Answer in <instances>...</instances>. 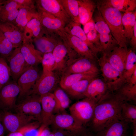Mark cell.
I'll use <instances>...</instances> for the list:
<instances>
[{"mask_svg":"<svg viewBox=\"0 0 136 136\" xmlns=\"http://www.w3.org/2000/svg\"><path fill=\"white\" fill-rule=\"evenodd\" d=\"M57 81V77L53 71L43 73L28 95L34 94L40 96L51 93L55 87Z\"/></svg>","mask_w":136,"mask_h":136,"instance_id":"5bb4252c","label":"cell"},{"mask_svg":"<svg viewBox=\"0 0 136 136\" xmlns=\"http://www.w3.org/2000/svg\"><path fill=\"white\" fill-rule=\"evenodd\" d=\"M9 63L11 76L17 81L21 75L30 66L25 61L20 51V47L15 48L6 59Z\"/></svg>","mask_w":136,"mask_h":136,"instance_id":"7c38bea8","label":"cell"},{"mask_svg":"<svg viewBox=\"0 0 136 136\" xmlns=\"http://www.w3.org/2000/svg\"><path fill=\"white\" fill-rule=\"evenodd\" d=\"M37 9L41 23L47 31L52 32L64 30L66 24L62 21L46 12Z\"/></svg>","mask_w":136,"mask_h":136,"instance_id":"7402d4cb","label":"cell"},{"mask_svg":"<svg viewBox=\"0 0 136 136\" xmlns=\"http://www.w3.org/2000/svg\"><path fill=\"white\" fill-rule=\"evenodd\" d=\"M55 64L53 71L63 72L75 54L61 40L52 52Z\"/></svg>","mask_w":136,"mask_h":136,"instance_id":"9c48e42d","label":"cell"},{"mask_svg":"<svg viewBox=\"0 0 136 136\" xmlns=\"http://www.w3.org/2000/svg\"><path fill=\"white\" fill-rule=\"evenodd\" d=\"M14 48L11 43L0 30V55L5 59L12 53Z\"/></svg>","mask_w":136,"mask_h":136,"instance_id":"ab89813d","label":"cell"},{"mask_svg":"<svg viewBox=\"0 0 136 136\" xmlns=\"http://www.w3.org/2000/svg\"><path fill=\"white\" fill-rule=\"evenodd\" d=\"M104 80L109 91H117L125 83L123 75L114 68L107 60L105 55L97 60Z\"/></svg>","mask_w":136,"mask_h":136,"instance_id":"277c9868","label":"cell"},{"mask_svg":"<svg viewBox=\"0 0 136 136\" xmlns=\"http://www.w3.org/2000/svg\"><path fill=\"white\" fill-rule=\"evenodd\" d=\"M5 129L0 121V136H4Z\"/></svg>","mask_w":136,"mask_h":136,"instance_id":"816d5d0a","label":"cell"},{"mask_svg":"<svg viewBox=\"0 0 136 136\" xmlns=\"http://www.w3.org/2000/svg\"><path fill=\"white\" fill-rule=\"evenodd\" d=\"M98 73L89 72L63 75L60 81L61 88L65 90L74 83L81 80L91 79L97 77Z\"/></svg>","mask_w":136,"mask_h":136,"instance_id":"83f0119b","label":"cell"},{"mask_svg":"<svg viewBox=\"0 0 136 136\" xmlns=\"http://www.w3.org/2000/svg\"><path fill=\"white\" fill-rule=\"evenodd\" d=\"M96 6L107 24L111 34L117 42L118 46L127 48L128 41L124 36L122 22V15L121 12L109 6L105 0L97 1Z\"/></svg>","mask_w":136,"mask_h":136,"instance_id":"7a4b0ae2","label":"cell"},{"mask_svg":"<svg viewBox=\"0 0 136 136\" xmlns=\"http://www.w3.org/2000/svg\"><path fill=\"white\" fill-rule=\"evenodd\" d=\"M0 121L5 129L10 132L18 131L31 122L36 121L35 119L21 113H13L3 110L0 114Z\"/></svg>","mask_w":136,"mask_h":136,"instance_id":"8992f818","label":"cell"},{"mask_svg":"<svg viewBox=\"0 0 136 136\" xmlns=\"http://www.w3.org/2000/svg\"><path fill=\"white\" fill-rule=\"evenodd\" d=\"M42 107L41 124L47 127L51 124L54 115L56 102L53 93H49L40 96Z\"/></svg>","mask_w":136,"mask_h":136,"instance_id":"e0dca14e","label":"cell"},{"mask_svg":"<svg viewBox=\"0 0 136 136\" xmlns=\"http://www.w3.org/2000/svg\"><path fill=\"white\" fill-rule=\"evenodd\" d=\"M64 9L73 21L80 23L78 0H59Z\"/></svg>","mask_w":136,"mask_h":136,"instance_id":"e575fe53","label":"cell"},{"mask_svg":"<svg viewBox=\"0 0 136 136\" xmlns=\"http://www.w3.org/2000/svg\"><path fill=\"white\" fill-rule=\"evenodd\" d=\"M121 116L128 123L136 122V106L124 102L122 105Z\"/></svg>","mask_w":136,"mask_h":136,"instance_id":"74e56055","label":"cell"},{"mask_svg":"<svg viewBox=\"0 0 136 136\" xmlns=\"http://www.w3.org/2000/svg\"><path fill=\"white\" fill-rule=\"evenodd\" d=\"M86 35L89 40L96 47L99 52V34L94 29L90 31Z\"/></svg>","mask_w":136,"mask_h":136,"instance_id":"7bdbcfd3","label":"cell"},{"mask_svg":"<svg viewBox=\"0 0 136 136\" xmlns=\"http://www.w3.org/2000/svg\"><path fill=\"white\" fill-rule=\"evenodd\" d=\"M99 52L106 56L108 55L115 47L118 46L117 42L111 34H99Z\"/></svg>","mask_w":136,"mask_h":136,"instance_id":"1f68e13d","label":"cell"},{"mask_svg":"<svg viewBox=\"0 0 136 136\" xmlns=\"http://www.w3.org/2000/svg\"><path fill=\"white\" fill-rule=\"evenodd\" d=\"M20 6L14 0H6L0 11V22L14 24Z\"/></svg>","mask_w":136,"mask_h":136,"instance_id":"603a6c76","label":"cell"},{"mask_svg":"<svg viewBox=\"0 0 136 136\" xmlns=\"http://www.w3.org/2000/svg\"><path fill=\"white\" fill-rule=\"evenodd\" d=\"M130 43L131 46L134 50L136 48V23L134 28L133 36L130 40Z\"/></svg>","mask_w":136,"mask_h":136,"instance_id":"bcb514c9","label":"cell"},{"mask_svg":"<svg viewBox=\"0 0 136 136\" xmlns=\"http://www.w3.org/2000/svg\"><path fill=\"white\" fill-rule=\"evenodd\" d=\"M11 74L6 59L0 57V90L8 81Z\"/></svg>","mask_w":136,"mask_h":136,"instance_id":"60d3db41","label":"cell"},{"mask_svg":"<svg viewBox=\"0 0 136 136\" xmlns=\"http://www.w3.org/2000/svg\"><path fill=\"white\" fill-rule=\"evenodd\" d=\"M79 136H93L92 134H91L90 132H89L87 130L85 132L83 133L81 135Z\"/></svg>","mask_w":136,"mask_h":136,"instance_id":"db71d44e","label":"cell"},{"mask_svg":"<svg viewBox=\"0 0 136 136\" xmlns=\"http://www.w3.org/2000/svg\"><path fill=\"white\" fill-rule=\"evenodd\" d=\"M124 102L116 93L108 91L96 104L89 123L92 131L97 133L114 121L123 119L121 110Z\"/></svg>","mask_w":136,"mask_h":136,"instance_id":"6da1fadb","label":"cell"},{"mask_svg":"<svg viewBox=\"0 0 136 136\" xmlns=\"http://www.w3.org/2000/svg\"><path fill=\"white\" fill-rule=\"evenodd\" d=\"M33 41L23 40L20 51L27 64L35 66L41 63L44 54L36 49Z\"/></svg>","mask_w":136,"mask_h":136,"instance_id":"44dd1931","label":"cell"},{"mask_svg":"<svg viewBox=\"0 0 136 136\" xmlns=\"http://www.w3.org/2000/svg\"><path fill=\"white\" fill-rule=\"evenodd\" d=\"M64 30L67 33L75 36L84 42L90 49L97 56V54L99 52L96 47L87 39L80 23L75 22L71 21L68 24L66 25Z\"/></svg>","mask_w":136,"mask_h":136,"instance_id":"484cf974","label":"cell"},{"mask_svg":"<svg viewBox=\"0 0 136 136\" xmlns=\"http://www.w3.org/2000/svg\"><path fill=\"white\" fill-rule=\"evenodd\" d=\"M122 22L125 37L130 40L133 36L134 27L136 23V11L127 12L122 15Z\"/></svg>","mask_w":136,"mask_h":136,"instance_id":"f546056e","label":"cell"},{"mask_svg":"<svg viewBox=\"0 0 136 136\" xmlns=\"http://www.w3.org/2000/svg\"><path fill=\"white\" fill-rule=\"evenodd\" d=\"M95 29V23L92 17L84 25L83 30L86 35L90 31Z\"/></svg>","mask_w":136,"mask_h":136,"instance_id":"f6af8a7d","label":"cell"},{"mask_svg":"<svg viewBox=\"0 0 136 136\" xmlns=\"http://www.w3.org/2000/svg\"><path fill=\"white\" fill-rule=\"evenodd\" d=\"M78 13L80 23L83 25L92 17L96 7V4L91 0H78Z\"/></svg>","mask_w":136,"mask_h":136,"instance_id":"4316f807","label":"cell"},{"mask_svg":"<svg viewBox=\"0 0 136 136\" xmlns=\"http://www.w3.org/2000/svg\"><path fill=\"white\" fill-rule=\"evenodd\" d=\"M69 48L79 57H84L95 61L98 59L97 56L90 49L86 44L78 37L71 35L64 30L55 32Z\"/></svg>","mask_w":136,"mask_h":136,"instance_id":"5b68a950","label":"cell"},{"mask_svg":"<svg viewBox=\"0 0 136 136\" xmlns=\"http://www.w3.org/2000/svg\"><path fill=\"white\" fill-rule=\"evenodd\" d=\"M46 31L41 23L38 14L25 26L23 32V40L33 41V39L42 35Z\"/></svg>","mask_w":136,"mask_h":136,"instance_id":"cb8c5ba5","label":"cell"},{"mask_svg":"<svg viewBox=\"0 0 136 136\" xmlns=\"http://www.w3.org/2000/svg\"><path fill=\"white\" fill-rule=\"evenodd\" d=\"M136 54L131 49L129 50L125 66L123 75L126 83H128L130 79L136 69Z\"/></svg>","mask_w":136,"mask_h":136,"instance_id":"8d00e7d4","label":"cell"},{"mask_svg":"<svg viewBox=\"0 0 136 136\" xmlns=\"http://www.w3.org/2000/svg\"><path fill=\"white\" fill-rule=\"evenodd\" d=\"M20 6L29 8L33 10H36V1L33 0H14Z\"/></svg>","mask_w":136,"mask_h":136,"instance_id":"ee69618b","label":"cell"},{"mask_svg":"<svg viewBox=\"0 0 136 136\" xmlns=\"http://www.w3.org/2000/svg\"><path fill=\"white\" fill-rule=\"evenodd\" d=\"M92 79L84 80L78 81L72 85L65 91L73 97L78 98H85L84 94Z\"/></svg>","mask_w":136,"mask_h":136,"instance_id":"d6a6232c","label":"cell"},{"mask_svg":"<svg viewBox=\"0 0 136 136\" xmlns=\"http://www.w3.org/2000/svg\"><path fill=\"white\" fill-rule=\"evenodd\" d=\"M93 19L95 23V29L99 34H111L109 28L99 10L94 11Z\"/></svg>","mask_w":136,"mask_h":136,"instance_id":"f35d334b","label":"cell"},{"mask_svg":"<svg viewBox=\"0 0 136 136\" xmlns=\"http://www.w3.org/2000/svg\"><path fill=\"white\" fill-rule=\"evenodd\" d=\"M48 127H45L43 129L39 136H49L51 131Z\"/></svg>","mask_w":136,"mask_h":136,"instance_id":"681fc988","label":"cell"},{"mask_svg":"<svg viewBox=\"0 0 136 136\" xmlns=\"http://www.w3.org/2000/svg\"><path fill=\"white\" fill-rule=\"evenodd\" d=\"M6 0H0V11Z\"/></svg>","mask_w":136,"mask_h":136,"instance_id":"11a10c76","label":"cell"},{"mask_svg":"<svg viewBox=\"0 0 136 136\" xmlns=\"http://www.w3.org/2000/svg\"><path fill=\"white\" fill-rule=\"evenodd\" d=\"M20 89L17 84L12 82L6 84L0 90V107L4 110L15 107Z\"/></svg>","mask_w":136,"mask_h":136,"instance_id":"9a60e30c","label":"cell"},{"mask_svg":"<svg viewBox=\"0 0 136 136\" xmlns=\"http://www.w3.org/2000/svg\"><path fill=\"white\" fill-rule=\"evenodd\" d=\"M96 104L91 99L85 97L70 107L69 110L70 114L85 127L92 119Z\"/></svg>","mask_w":136,"mask_h":136,"instance_id":"52a82bcc","label":"cell"},{"mask_svg":"<svg viewBox=\"0 0 136 136\" xmlns=\"http://www.w3.org/2000/svg\"><path fill=\"white\" fill-rule=\"evenodd\" d=\"M51 125L69 136H79L87 130L73 116L64 113L54 114Z\"/></svg>","mask_w":136,"mask_h":136,"instance_id":"3957f363","label":"cell"},{"mask_svg":"<svg viewBox=\"0 0 136 136\" xmlns=\"http://www.w3.org/2000/svg\"><path fill=\"white\" fill-rule=\"evenodd\" d=\"M6 136H24L23 134L19 131L10 132Z\"/></svg>","mask_w":136,"mask_h":136,"instance_id":"f907efd6","label":"cell"},{"mask_svg":"<svg viewBox=\"0 0 136 136\" xmlns=\"http://www.w3.org/2000/svg\"><path fill=\"white\" fill-rule=\"evenodd\" d=\"M56 104L54 112L60 113L64 111L69 106L70 100L65 92L61 88L56 89L53 93Z\"/></svg>","mask_w":136,"mask_h":136,"instance_id":"4dcf8cb0","label":"cell"},{"mask_svg":"<svg viewBox=\"0 0 136 136\" xmlns=\"http://www.w3.org/2000/svg\"><path fill=\"white\" fill-rule=\"evenodd\" d=\"M129 50L127 48L117 46L114 48L108 55H105L110 64L123 75L125 71Z\"/></svg>","mask_w":136,"mask_h":136,"instance_id":"ac0fdd59","label":"cell"},{"mask_svg":"<svg viewBox=\"0 0 136 136\" xmlns=\"http://www.w3.org/2000/svg\"><path fill=\"white\" fill-rule=\"evenodd\" d=\"M117 91V94L124 102L136 100V84L131 85L125 83Z\"/></svg>","mask_w":136,"mask_h":136,"instance_id":"d590c367","label":"cell"},{"mask_svg":"<svg viewBox=\"0 0 136 136\" xmlns=\"http://www.w3.org/2000/svg\"><path fill=\"white\" fill-rule=\"evenodd\" d=\"M61 40L59 35L55 32L47 30L42 35L33 40L37 49L43 54L52 52Z\"/></svg>","mask_w":136,"mask_h":136,"instance_id":"2e32d148","label":"cell"},{"mask_svg":"<svg viewBox=\"0 0 136 136\" xmlns=\"http://www.w3.org/2000/svg\"><path fill=\"white\" fill-rule=\"evenodd\" d=\"M130 85H133L136 84V69L131 76L128 83Z\"/></svg>","mask_w":136,"mask_h":136,"instance_id":"c3c4849f","label":"cell"},{"mask_svg":"<svg viewBox=\"0 0 136 136\" xmlns=\"http://www.w3.org/2000/svg\"><path fill=\"white\" fill-rule=\"evenodd\" d=\"M109 91L104 80L96 77L93 79L89 83L84 96L91 99L96 104Z\"/></svg>","mask_w":136,"mask_h":136,"instance_id":"d6986e66","label":"cell"},{"mask_svg":"<svg viewBox=\"0 0 136 136\" xmlns=\"http://www.w3.org/2000/svg\"><path fill=\"white\" fill-rule=\"evenodd\" d=\"M91 72L99 73L94 61L87 58L78 57L71 61L63 72V75Z\"/></svg>","mask_w":136,"mask_h":136,"instance_id":"4fadbf2b","label":"cell"},{"mask_svg":"<svg viewBox=\"0 0 136 136\" xmlns=\"http://www.w3.org/2000/svg\"><path fill=\"white\" fill-rule=\"evenodd\" d=\"M38 15L36 10H33L27 7L20 6L14 25L23 33L27 23L32 19Z\"/></svg>","mask_w":136,"mask_h":136,"instance_id":"f1b7e54d","label":"cell"},{"mask_svg":"<svg viewBox=\"0 0 136 136\" xmlns=\"http://www.w3.org/2000/svg\"><path fill=\"white\" fill-rule=\"evenodd\" d=\"M36 4L37 8L46 12L59 19L66 25L72 21L59 0H36Z\"/></svg>","mask_w":136,"mask_h":136,"instance_id":"30bf717a","label":"cell"},{"mask_svg":"<svg viewBox=\"0 0 136 136\" xmlns=\"http://www.w3.org/2000/svg\"><path fill=\"white\" fill-rule=\"evenodd\" d=\"M128 124L122 119H118L96 133L98 136H127Z\"/></svg>","mask_w":136,"mask_h":136,"instance_id":"d4e9b609","label":"cell"},{"mask_svg":"<svg viewBox=\"0 0 136 136\" xmlns=\"http://www.w3.org/2000/svg\"><path fill=\"white\" fill-rule=\"evenodd\" d=\"M105 1L109 6L120 12L125 13L133 12L136 7V0H106Z\"/></svg>","mask_w":136,"mask_h":136,"instance_id":"836d02e7","label":"cell"},{"mask_svg":"<svg viewBox=\"0 0 136 136\" xmlns=\"http://www.w3.org/2000/svg\"><path fill=\"white\" fill-rule=\"evenodd\" d=\"M133 132L132 136H136V122L133 124Z\"/></svg>","mask_w":136,"mask_h":136,"instance_id":"f5cc1de1","label":"cell"},{"mask_svg":"<svg viewBox=\"0 0 136 136\" xmlns=\"http://www.w3.org/2000/svg\"><path fill=\"white\" fill-rule=\"evenodd\" d=\"M41 63L43 68V73L53 71L55 62L52 52L44 54Z\"/></svg>","mask_w":136,"mask_h":136,"instance_id":"b9f144b4","label":"cell"},{"mask_svg":"<svg viewBox=\"0 0 136 136\" xmlns=\"http://www.w3.org/2000/svg\"><path fill=\"white\" fill-rule=\"evenodd\" d=\"M49 136H69L64 132L58 130L51 131Z\"/></svg>","mask_w":136,"mask_h":136,"instance_id":"7dc6e473","label":"cell"},{"mask_svg":"<svg viewBox=\"0 0 136 136\" xmlns=\"http://www.w3.org/2000/svg\"><path fill=\"white\" fill-rule=\"evenodd\" d=\"M0 30L14 48L21 46L23 34L17 26L12 23L0 22Z\"/></svg>","mask_w":136,"mask_h":136,"instance_id":"ffe728a7","label":"cell"},{"mask_svg":"<svg viewBox=\"0 0 136 136\" xmlns=\"http://www.w3.org/2000/svg\"><path fill=\"white\" fill-rule=\"evenodd\" d=\"M39 78L38 70L35 66H30L20 76L17 80L19 88V97L28 95Z\"/></svg>","mask_w":136,"mask_h":136,"instance_id":"8fae6325","label":"cell"},{"mask_svg":"<svg viewBox=\"0 0 136 136\" xmlns=\"http://www.w3.org/2000/svg\"><path fill=\"white\" fill-rule=\"evenodd\" d=\"M24 97L21 102L16 105L15 107L17 112L32 117L41 122L42 107L40 96L31 94Z\"/></svg>","mask_w":136,"mask_h":136,"instance_id":"ba28073f","label":"cell"}]
</instances>
